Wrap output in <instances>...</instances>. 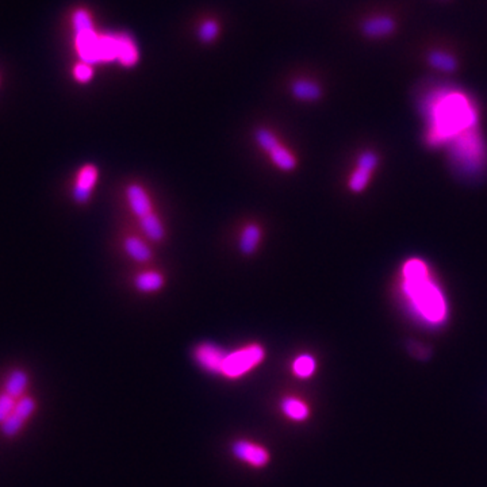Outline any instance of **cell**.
Listing matches in <instances>:
<instances>
[{
    "mask_svg": "<svg viewBox=\"0 0 487 487\" xmlns=\"http://www.w3.org/2000/svg\"><path fill=\"white\" fill-rule=\"evenodd\" d=\"M428 131L427 144L432 148H451L479 131L478 108L460 91H433L424 102Z\"/></svg>",
    "mask_w": 487,
    "mask_h": 487,
    "instance_id": "6da1fadb",
    "label": "cell"
},
{
    "mask_svg": "<svg viewBox=\"0 0 487 487\" xmlns=\"http://www.w3.org/2000/svg\"><path fill=\"white\" fill-rule=\"evenodd\" d=\"M399 290L408 310L418 323L431 327L447 323L450 313L447 298L422 259L412 257L402 264Z\"/></svg>",
    "mask_w": 487,
    "mask_h": 487,
    "instance_id": "7a4b0ae2",
    "label": "cell"
},
{
    "mask_svg": "<svg viewBox=\"0 0 487 487\" xmlns=\"http://www.w3.org/2000/svg\"><path fill=\"white\" fill-rule=\"evenodd\" d=\"M76 32V51L86 64H99V41L100 34L93 29L89 13L79 10L73 17Z\"/></svg>",
    "mask_w": 487,
    "mask_h": 487,
    "instance_id": "3957f363",
    "label": "cell"
},
{
    "mask_svg": "<svg viewBox=\"0 0 487 487\" xmlns=\"http://www.w3.org/2000/svg\"><path fill=\"white\" fill-rule=\"evenodd\" d=\"M266 358V351L261 345L252 344L247 345L235 352L226 353L225 361L221 368V374L229 379L244 377L254 367H257Z\"/></svg>",
    "mask_w": 487,
    "mask_h": 487,
    "instance_id": "277c9868",
    "label": "cell"
},
{
    "mask_svg": "<svg viewBox=\"0 0 487 487\" xmlns=\"http://www.w3.org/2000/svg\"><path fill=\"white\" fill-rule=\"evenodd\" d=\"M235 457L252 467H264L270 463V452L263 446L248 440H238L232 447Z\"/></svg>",
    "mask_w": 487,
    "mask_h": 487,
    "instance_id": "5b68a950",
    "label": "cell"
},
{
    "mask_svg": "<svg viewBox=\"0 0 487 487\" xmlns=\"http://www.w3.org/2000/svg\"><path fill=\"white\" fill-rule=\"evenodd\" d=\"M226 352L216 344L203 343L195 348L194 359L200 368L207 372L221 374Z\"/></svg>",
    "mask_w": 487,
    "mask_h": 487,
    "instance_id": "8992f818",
    "label": "cell"
},
{
    "mask_svg": "<svg viewBox=\"0 0 487 487\" xmlns=\"http://www.w3.org/2000/svg\"><path fill=\"white\" fill-rule=\"evenodd\" d=\"M98 178L99 172L93 164H86L79 169L73 187V199L77 203L83 204L90 200L92 188L95 187Z\"/></svg>",
    "mask_w": 487,
    "mask_h": 487,
    "instance_id": "52a82bcc",
    "label": "cell"
},
{
    "mask_svg": "<svg viewBox=\"0 0 487 487\" xmlns=\"http://www.w3.org/2000/svg\"><path fill=\"white\" fill-rule=\"evenodd\" d=\"M361 33L363 36L372 39L386 38L394 34L397 30V22L393 17L389 15H375L371 18L365 19L361 23Z\"/></svg>",
    "mask_w": 487,
    "mask_h": 487,
    "instance_id": "ba28073f",
    "label": "cell"
},
{
    "mask_svg": "<svg viewBox=\"0 0 487 487\" xmlns=\"http://www.w3.org/2000/svg\"><path fill=\"white\" fill-rule=\"evenodd\" d=\"M127 200L130 204L131 212L138 216V218H144V216L153 213L152 212V203L150 199L148 197V194L145 193L144 188L137 186V184H131L126 191Z\"/></svg>",
    "mask_w": 487,
    "mask_h": 487,
    "instance_id": "9c48e42d",
    "label": "cell"
},
{
    "mask_svg": "<svg viewBox=\"0 0 487 487\" xmlns=\"http://www.w3.org/2000/svg\"><path fill=\"white\" fill-rule=\"evenodd\" d=\"M138 61H140V51L133 37L129 36L126 33H119L118 63L125 68H131Z\"/></svg>",
    "mask_w": 487,
    "mask_h": 487,
    "instance_id": "30bf717a",
    "label": "cell"
},
{
    "mask_svg": "<svg viewBox=\"0 0 487 487\" xmlns=\"http://www.w3.org/2000/svg\"><path fill=\"white\" fill-rule=\"evenodd\" d=\"M427 61L432 68L440 72L453 73L457 71V67H459L456 57L444 51H431L428 53Z\"/></svg>",
    "mask_w": 487,
    "mask_h": 487,
    "instance_id": "8fae6325",
    "label": "cell"
},
{
    "mask_svg": "<svg viewBox=\"0 0 487 487\" xmlns=\"http://www.w3.org/2000/svg\"><path fill=\"white\" fill-rule=\"evenodd\" d=\"M29 386V377L25 371L15 370L13 371L4 383V393L14 399L25 397V391Z\"/></svg>",
    "mask_w": 487,
    "mask_h": 487,
    "instance_id": "7c38bea8",
    "label": "cell"
},
{
    "mask_svg": "<svg viewBox=\"0 0 487 487\" xmlns=\"http://www.w3.org/2000/svg\"><path fill=\"white\" fill-rule=\"evenodd\" d=\"M291 92L292 95L299 99V100H305V102H314L318 100L323 95L321 87L310 80H297L292 83L291 86Z\"/></svg>",
    "mask_w": 487,
    "mask_h": 487,
    "instance_id": "4fadbf2b",
    "label": "cell"
},
{
    "mask_svg": "<svg viewBox=\"0 0 487 487\" xmlns=\"http://www.w3.org/2000/svg\"><path fill=\"white\" fill-rule=\"evenodd\" d=\"M282 412L294 421H305L310 415V409L302 399L295 397L285 398L282 401Z\"/></svg>",
    "mask_w": 487,
    "mask_h": 487,
    "instance_id": "5bb4252c",
    "label": "cell"
},
{
    "mask_svg": "<svg viewBox=\"0 0 487 487\" xmlns=\"http://www.w3.org/2000/svg\"><path fill=\"white\" fill-rule=\"evenodd\" d=\"M261 240V230L256 225H248L240 238V249L244 254H252Z\"/></svg>",
    "mask_w": 487,
    "mask_h": 487,
    "instance_id": "9a60e30c",
    "label": "cell"
},
{
    "mask_svg": "<svg viewBox=\"0 0 487 487\" xmlns=\"http://www.w3.org/2000/svg\"><path fill=\"white\" fill-rule=\"evenodd\" d=\"M136 287L141 292H155L164 286V278L159 272H144L136 278Z\"/></svg>",
    "mask_w": 487,
    "mask_h": 487,
    "instance_id": "2e32d148",
    "label": "cell"
},
{
    "mask_svg": "<svg viewBox=\"0 0 487 487\" xmlns=\"http://www.w3.org/2000/svg\"><path fill=\"white\" fill-rule=\"evenodd\" d=\"M124 247H125L127 254L131 259H134L136 261L143 263V261H148L152 257V252L148 248V245L145 244L144 241L138 240L137 237H127Z\"/></svg>",
    "mask_w": 487,
    "mask_h": 487,
    "instance_id": "e0dca14e",
    "label": "cell"
},
{
    "mask_svg": "<svg viewBox=\"0 0 487 487\" xmlns=\"http://www.w3.org/2000/svg\"><path fill=\"white\" fill-rule=\"evenodd\" d=\"M270 157L272 162L282 171L290 172V171L295 169V167H297V160H295L294 155H291L283 145H279L278 148H275L271 152Z\"/></svg>",
    "mask_w": 487,
    "mask_h": 487,
    "instance_id": "ac0fdd59",
    "label": "cell"
},
{
    "mask_svg": "<svg viewBox=\"0 0 487 487\" xmlns=\"http://www.w3.org/2000/svg\"><path fill=\"white\" fill-rule=\"evenodd\" d=\"M140 223H141V228H143L145 235H148L150 240L162 241L164 238L165 232H164L160 219L156 216V214L150 213L144 218H140Z\"/></svg>",
    "mask_w": 487,
    "mask_h": 487,
    "instance_id": "d6986e66",
    "label": "cell"
},
{
    "mask_svg": "<svg viewBox=\"0 0 487 487\" xmlns=\"http://www.w3.org/2000/svg\"><path fill=\"white\" fill-rule=\"evenodd\" d=\"M317 368V361L310 355H301L292 363V371L298 378L307 379L313 377Z\"/></svg>",
    "mask_w": 487,
    "mask_h": 487,
    "instance_id": "ffe728a7",
    "label": "cell"
},
{
    "mask_svg": "<svg viewBox=\"0 0 487 487\" xmlns=\"http://www.w3.org/2000/svg\"><path fill=\"white\" fill-rule=\"evenodd\" d=\"M256 141L259 146L270 155L271 152L279 146V140L275 137V134L267 129H259L256 131Z\"/></svg>",
    "mask_w": 487,
    "mask_h": 487,
    "instance_id": "44dd1931",
    "label": "cell"
},
{
    "mask_svg": "<svg viewBox=\"0 0 487 487\" xmlns=\"http://www.w3.org/2000/svg\"><path fill=\"white\" fill-rule=\"evenodd\" d=\"M219 34V26L216 20H204L199 26L198 37L203 44H212Z\"/></svg>",
    "mask_w": 487,
    "mask_h": 487,
    "instance_id": "7402d4cb",
    "label": "cell"
},
{
    "mask_svg": "<svg viewBox=\"0 0 487 487\" xmlns=\"http://www.w3.org/2000/svg\"><path fill=\"white\" fill-rule=\"evenodd\" d=\"M25 424L26 421L13 412L11 415L1 424V432L6 437H14L22 431Z\"/></svg>",
    "mask_w": 487,
    "mask_h": 487,
    "instance_id": "603a6c76",
    "label": "cell"
},
{
    "mask_svg": "<svg viewBox=\"0 0 487 487\" xmlns=\"http://www.w3.org/2000/svg\"><path fill=\"white\" fill-rule=\"evenodd\" d=\"M37 403L33 398L22 397L17 399L15 408H14V413L19 415L20 418H23L25 421H27L32 415L36 412Z\"/></svg>",
    "mask_w": 487,
    "mask_h": 487,
    "instance_id": "cb8c5ba5",
    "label": "cell"
},
{
    "mask_svg": "<svg viewBox=\"0 0 487 487\" xmlns=\"http://www.w3.org/2000/svg\"><path fill=\"white\" fill-rule=\"evenodd\" d=\"M370 179H371V172L358 168V169L352 174L348 186H349V188H351L353 193H361V191L367 187V184L370 183Z\"/></svg>",
    "mask_w": 487,
    "mask_h": 487,
    "instance_id": "d4e9b609",
    "label": "cell"
},
{
    "mask_svg": "<svg viewBox=\"0 0 487 487\" xmlns=\"http://www.w3.org/2000/svg\"><path fill=\"white\" fill-rule=\"evenodd\" d=\"M15 403H17V399L10 397L8 394L3 393L0 396V425L14 412Z\"/></svg>",
    "mask_w": 487,
    "mask_h": 487,
    "instance_id": "484cf974",
    "label": "cell"
},
{
    "mask_svg": "<svg viewBox=\"0 0 487 487\" xmlns=\"http://www.w3.org/2000/svg\"><path fill=\"white\" fill-rule=\"evenodd\" d=\"M378 156L374 152H364L361 153L359 160H358V168L368 171V172H374V169L378 167Z\"/></svg>",
    "mask_w": 487,
    "mask_h": 487,
    "instance_id": "4316f807",
    "label": "cell"
},
{
    "mask_svg": "<svg viewBox=\"0 0 487 487\" xmlns=\"http://www.w3.org/2000/svg\"><path fill=\"white\" fill-rule=\"evenodd\" d=\"M73 76L79 83H89L92 76H93V70L90 64L86 63H80L74 67L73 70Z\"/></svg>",
    "mask_w": 487,
    "mask_h": 487,
    "instance_id": "83f0119b",
    "label": "cell"
}]
</instances>
